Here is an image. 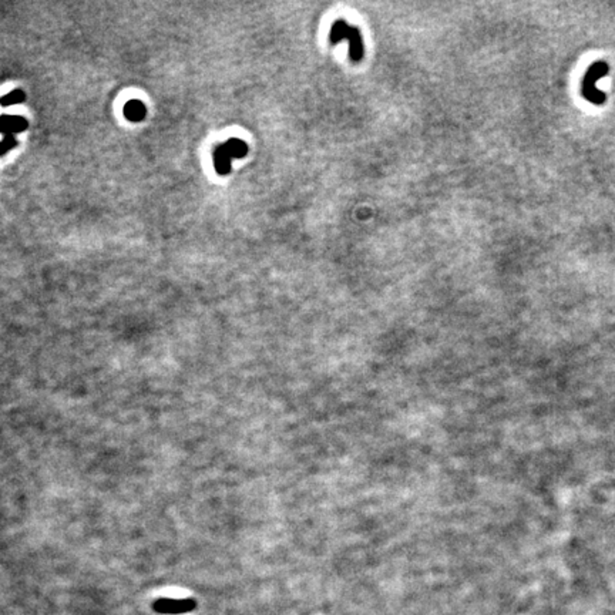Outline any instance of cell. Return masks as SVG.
Returning a JSON list of instances; mask_svg holds the SVG:
<instances>
[{
    "instance_id": "6da1fadb",
    "label": "cell",
    "mask_w": 615,
    "mask_h": 615,
    "mask_svg": "<svg viewBox=\"0 0 615 615\" xmlns=\"http://www.w3.org/2000/svg\"><path fill=\"white\" fill-rule=\"evenodd\" d=\"M348 40L349 41V57L354 63H358L362 60L364 57V41H362V36L358 27L355 26H349L346 20H336L329 31V40L336 44L342 40Z\"/></svg>"
},
{
    "instance_id": "7a4b0ae2",
    "label": "cell",
    "mask_w": 615,
    "mask_h": 615,
    "mask_svg": "<svg viewBox=\"0 0 615 615\" xmlns=\"http://www.w3.org/2000/svg\"><path fill=\"white\" fill-rule=\"evenodd\" d=\"M609 71H610V67L606 61H596L590 66V69L587 70L583 79L581 94L587 101H590L594 106H603L607 101V94L597 87V81L604 76H607Z\"/></svg>"
},
{
    "instance_id": "3957f363",
    "label": "cell",
    "mask_w": 615,
    "mask_h": 615,
    "mask_svg": "<svg viewBox=\"0 0 615 615\" xmlns=\"http://www.w3.org/2000/svg\"><path fill=\"white\" fill-rule=\"evenodd\" d=\"M197 609L196 600H170L161 599L154 601L153 610L159 614H186Z\"/></svg>"
},
{
    "instance_id": "277c9868",
    "label": "cell",
    "mask_w": 615,
    "mask_h": 615,
    "mask_svg": "<svg viewBox=\"0 0 615 615\" xmlns=\"http://www.w3.org/2000/svg\"><path fill=\"white\" fill-rule=\"evenodd\" d=\"M27 121L19 116H4L0 117V133L6 136H13L14 133H20L26 130Z\"/></svg>"
},
{
    "instance_id": "5b68a950",
    "label": "cell",
    "mask_w": 615,
    "mask_h": 615,
    "mask_svg": "<svg viewBox=\"0 0 615 615\" xmlns=\"http://www.w3.org/2000/svg\"><path fill=\"white\" fill-rule=\"evenodd\" d=\"M231 160L232 159L229 157V154L226 153V150L224 149L222 144L215 149V151H214V166H215V170H216L218 174L225 176V174H228L231 171Z\"/></svg>"
},
{
    "instance_id": "8992f818",
    "label": "cell",
    "mask_w": 615,
    "mask_h": 615,
    "mask_svg": "<svg viewBox=\"0 0 615 615\" xmlns=\"http://www.w3.org/2000/svg\"><path fill=\"white\" fill-rule=\"evenodd\" d=\"M146 113H147L146 106L141 101H139V100H131L124 107V116H126V119L130 120V121H134V123L141 121L146 117Z\"/></svg>"
},
{
    "instance_id": "52a82bcc",
    "label": "cell",
    "mask_w": 615,
    "mask_h": 615,
    "mask_svg": "<svg viewBox=\"0 0 615 615\" xmlns=\"http://www.w3.org/2000/svg\"><path fill=\"white\" fill-rule=\"evenodd\" d=\"M231 159H242L248 153V146L239 139H231L222 144Z\"/></svg>"
},
{
    "instance_id": "ba28073f",
    "label": "cell",
    "mask_w": 615,
    "mask_h": 615,
    "mask_svg": "<svg viewBox=\"0 0 615 615\" xmlns=\"http://www.w3.org/2000/svg\"><path fill=\"white\" fill-rule=\"evenodd\" d=\"M23 100H24V93H23L21 90H14V91L9 93L7 96H4V97L0 100V103H1V106L7 107V106L19 104V103H21Z\"/></svg>"
},
{
    "instance_id": "9c48e42d",
    "label": "cell",
    "mask_w": 615,
    "mask_h": 615,
    "mask_svg": "<svg viewBox=\"0 0 615 615\" xmlns=\"http://www.w3.org/2000/svg\"><path fill=\"white\" fill-rule=\"evenodd\" d=\"M16 146V139L13 136H6L1 143H0V156L7 153L10 149H13Z\"/></svg>"
}]
</instances>
